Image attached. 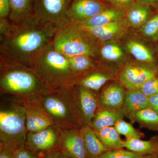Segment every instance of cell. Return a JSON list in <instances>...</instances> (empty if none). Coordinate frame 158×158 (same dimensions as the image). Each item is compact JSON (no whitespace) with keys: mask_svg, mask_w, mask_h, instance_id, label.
<instances>
[{"mask_svg":"<svg viewBox=\"0 0 158 158\" xmlns=\"http://www.w3.org/2000/svg\"><path fill=\"white\" fill-rule=\"evenodd\" d=\"M157 42L158 43V39H157Z\"/></svg>","mask_w":158,"mask_h":158,"instance_id":"42","label":"cell"},{"mask_svg":"<svg viewBox=\"0 0 158 158\" xmlns=\"http://www.w3.org/2000/svg\"><path fill=\"white\" fill-rule=\"evenodd\" d=\"M41 102L56 126L64 128L83 125L71 88L50 90L41 99Z\"/></svg>","mask_w":158,"mask_h":158,"instance_id":"6","label":"cell"},{"mask_svg":"<svg viewBox=\"0 0 158 158\" xmlns=\"http://www.w3.org/2000/svg\"><path fill=\"white\" fill-rule=\"evenodd\" d=\"M124 148L143 156L156 155L158 152V135L153 136L147 141L126 138Z\"/></svg>","mask_w":158,"mask_h":158,"instance_id":"18","label":"cell"},{"mask_svg":"<svg viewBox=\"0 0 158 158\" xmlns=\"http://www.w3.org/2000/svg\"><path fill=\"white\" fill-rule=\"evenodd\" d=\"M142 33L145 37L157 41L158 12L152 15L142 27Z\"/></svg>","mask_w":158,"mask_h":158,"instance_id":"31","label":"cell"},{"mask_svg":"<svg viewBox=\"0 0 158 158\" xmlns=\"http://www.w3.org/2000/svg\"><path fill=\"white\" fill-rule=\"evenodd\" d=\"M112 4L115 8L124 11L130 7L133 3L134 0H106Z\"/></svg>","mask_w":158,"mask_h":158,"instance_id":"34","label":"cell"},{"mask_svg":"<svg viewBox=\"0 0 158 158\" xmlns=\"http://www.w3.org/2000/svg\"><path fill=\"white\" fill-rule=\"evenodd\" d=\"M148 107L158 113V94L148 97Z\"/></svg>","mask_w":158,"mask_h":158,"instance_id":"37","label":"cell"},{"mask_svg":"<svg viewBox=\"0 0 158 158\" xmlns=\"http://www.w3.org/2000/svg\"><path fill=\"white\" fill-rule=\"evenodd\" d=\"M80 131L88 158H98L109 151L100 141L90 126L83 125L80 127Z\"/></svg>","mask_w":158,"mask_h":158,"instance_id":"15","label":"cell"},{"mask_svg":"<svg viewBox=\"0 0 158 158\" xmlns=\"http://www.w3.org/2000/svg\"><path fill=\"white\" fill-rule=\"evenodd\" d=\"M146 96L150 97L158 94V74L145 82L139 88Z\"/></svg>","mask_w":158,"mask_h":158,"instance_id":"32","label":"cell"},{"mask_svg":"<svg viewBox=\"0 0 158 158\" xmlns=\"http://www.w3.org/2000/svg\"><path fill=\"white\" fill-rule=\"evenodd\" d=\"M72 94L83 125L90 126L100 107L98 92L77 85L71 88Z\"/></svg>","mask_w":158,"mask_h":158,"instance_id":"9","label":"cell"},{"mask_svg":"<svg viewBox=\"0 0 158 158\" xmlns=\"http://www.w3.org/2000/svg\"><path fill=\"white\" fill-rule=\"evenodd\" d=\"M15 158H40L28 150L25 147L22 148L14 151Z\"/></svg>","mask_w":158,"mask_h":158,"instance_id":"35","label":"cell"},{"mask_svg":"<svg viewBox=\"0 0 158 158\" xmlns=\"http://www.w3.org/2000/svg\"><path fill=\"white\" fill-rule=\"evenodd\" d=\"M73 0H34V15L41 22L59 28L72 22Z\"/></svg>","mask_w":158,"mask_h":158,"instance_id":"7","label":"cell"},{"mask_svg":"<svg viewBox=\"0 0 158 158\" xmlns=\"http://www.w3.org/2000/svg\"><path fill=\"white\" fill-rule=\"evenodd\" d=\"M10 11V0H0V19H8Z\"/></svg>","mask_w":158,"mask_h":158,"instance_id":"33","label":"cell"},{"mask_svg":"<svg viewBox=\"0 0 158 158\" xmlns=\"http://www.w3.org/2000/svg\"><path fill=\"white\" fill-rule=\"evenodd\" d=\"M27 134L24 105L1 99L0 146L13 151L24 147Z\"/></svg>","mask_w":158,"mask_h":158,"instance_id":"4","label":"cell"},{"mask_svg":"<svg viewBox=\"0 0 158 158\" xmlns=\"http://www.w3.org/2000/svg\"><path fill=\"white\" fill-rule=\"evenodd\" d=\"M127 48L130 53L138 61L151 65H156V60L152 52L140 43L131 40L127 43Z\"/></svg>","mask_w":158,"mask_h":158,"instance_id":"26","label":"cell"},{"mask_svg":"<svg viewBox=\"0 0 158 158\" xmlns=\"http://www.w3.org/2000/svg\"><path fill=\"white\" fill-rule=\"evenodd\" d=\"M121 21L113 22L106 25L92 27H84L85 31L98 41H106L113 39L121 32Z\"/></svg>","mask_w":158,"mask_h":158,"instance_id":"22","label":"cell"},{"mask_svg":"<svg viewBox=\"0 0 158 158\" xmlns=\"http://www.w3.org/2000/svg\"><path fill=\"white\" fill-rule=\"evenodd\" d=\"M127 116L141 127L158 132V113L151 108H145Z\"/></svg>","mask_w":158,"mask_h":158,"instance_id":"23","label":"cell"},{"mask_svg":"<svg viewBox=\"0 0 158 158\" xmlns=\"http://www.w3.org/2000/svg\"><path fill=\"white\" fill-rule=\"evenodd\" d=\"M126 116L122 108L117 110H111L100 107L97 112L90 125L94 131L103 128L114 127L116 123Z\"/></svg>","mask_w":158,"mask_h":158,"instance_id":"16","label":"cell"},{"mask_svg":"<svg viewBox=\"0 0 158 158\" xmlns=\"http://www.w3.org/2000/svg\"><path fill=\"white\" fill-rule=\"evenodd\" d=\"M94 131L100 141L108 150L124 148V141L120 138V135L114 127L103 128Z\"/></svg>","mask_w":158,"mask_h":158,"instance_id":"24","label":"cell"},{"mask_svg":"<svg viewBox=\"0 0 158 158\" xmlns=\"http://www.w3.org/2000/svg\"><path fill=\"white\" fill-rule=\"evenodd\" d=\"M151 156H143L123 148L109 150L98 158H150Z\"/></svg>","mask_w":158,"mask_h":158,"instance_id":"30","label":"cell"},{"mask_svg":"<svg viewBox=\"0 0 158 158\" xmlns=\"http://www.w3.org/2000/svg\"><path fill=\"white\" fill-rule=\"evenodd\" d=\"M10 2L8 19L11 23H18L34 15V0H10Z\"/></svg>","mask_w":158,"mask_h":158,"instance_id":"17","label":"cell"},{"mask_svg":"<svg viewBox=\"0 0 158 158\" xmlns=\"http://www.w3.org/2000/svg\"><path fill=\"white\" fill-rule=\"evenodd\" d=\"M126 93L123 86L119 84L107 86L99 94L100 106L111 110H120L124 104Z\"/></svg>","mask_w":158,"mask_h":158,"instance_id":"14","label":"cell"},{"mask_svg":"<svg viewBox=\"0 0 158 158\" xmlns=\"http://www.w3.org/2000/svg\"><path fill=\"white\" fill-rule=\"evenodd\" d=\"M137 2L148 5H158V0H135Z\"/></svg>","mask_w":158,"mask_h":158,"instance_id":"39","label":"cell"},{"mask_svg":"<svg viewBox=\"0 0 158 158\" xmlns=\"http://www.w3.org/2000/svg\"><path fill=\"white\" fill-rule=\"evenodd\" d=\"M109 79L110 77L104 73L92 70L83 76L77 85L98 93Z\"/></svg>","mask_w":158,"mask_h":158,"instance_id":"25","label":"cell"},{"mask_svg":"<svg viewBox=\"0 0 158 158\" xmlns=\"http://www.w3.org/2000/svg\"><path fill=\"white\" fill-rule=\"evenodd\" d=\"M50 90L30 66L0 56L1 99L23 104L35 102Z\"/></svg>","mask_w":158,"mask_h":158,"instance_id":"2","label":"cell"},{"mask_svg":"<svg viewBox=\"0 0 158 158\" xmlns=\"http://www.w3.org/2000/svg\"><path fill=\"white\" fill-rule=\"evenodd\" d=\"M100 53L104 59L110 61H117L123 56V52L120 47L114 44L103 46L101 48Z\"/></svg>","mask_w":158,"mask_h":158,"instance_id":"29","label":"cell"},{"mask_svg":"<svg viewBox=\"0 0 158 158\" xmlns=\"http://www.w3.org/2000/svg\"><path fill=\"white\" fill-rule=\"evenodd\" d=\"M124 17V11L116 8H106L90 19L81 25L84 27H98L113 22L121 21Z\"/></svg>","mask_w":158,"mask_h":158,"instance_id":"21","label":"cell"},{"mask_svg":"<svg viewBox=\"0 0 158 158\" xmlns=\"http://www.w3.org/2000/svg\"><path fill=\"white\" fill-rule=\"evenodd\" d=\"M150 158H158V156L156 155H154L151 156Z\"/></svg>","mask_w":158,"mask_h":158,"instance_id":"40","label":"cell"},{"mask_svg":"<svg viewBox=\"0 0 158 158\" xmlns=\"http://www.w3.org/2000/svg\"><path fill=\"white\" fill-rule=\"evenodd\" d=\"M97 40L72 22L57 29L52 44L56 51L67 58L86 55L94 58L98 52Z\"/></svg>","mask_w":158,"mask_h":158,"instance_id":"5","label":"cell"},{"mask_svg":"<svg viewBox=\"0 0 158 158\" xmlns=\"http://www.w3.org/2000/svg\"><path fill=\"white\" fill-rule=\"evenodd\" d=\"M41 158H71L63 153L59 148L47 154Z\"/></svg>","mask_w":158,"mask_h":158,"instance_id":"36","label":"cell"},{"mask_svg":"<svg viewBox=\"0 0 158 158\" xmlns=\"http://www.w3.org/2000/svg\"><path fill=\"white\" fill-rule=\"evenodd\" d=\"M59 148L71 158H88L80 127L60 128Z\"/></svg>","mask_w":158,"mask_h":158,"instance_id":"11","label":"cell"},{"mask_svg":"<svg viewBox=\"0 0 158 158\" xmlns=\"http://www.w3.org/2000/svg\"><path fill=\"white\" fill-rule=\"evenodd\" d=\"M24 105L28 133L35 132L56 126L52 118L43 106L41 100Z\"/></svg>","mask_w":158,"mask_h":158,"instance_id":"12","label":"cell"},{"mask_svg":"<svg viewBox=\"0 0 158 158\" xmlns=\"http://www.w3.org/2000/svg\"><path fill=\"white\" fill-rule=\"evenodd\" d=\"M60 128L54 126L44 129L28 133L25 147L41 158L59 148Z\"/></svg>","mask_w":158,"mask_h":158,"instance_id":"8","label":"cell"},{"mask_svg":"<svg viewBox=\"0 0 158 158\" xmlns=\"http://www.w3.org/2000/svg\"><path fill=\"white\" fill-rule=\"evenodd\" d=\"M158 74V65H128L122 71L119 81L123 87L128 90L139 89L145 82Z\"/></svg>","mask_w":158,"mask_h":158,"instance_id":"10","label":"cell"},{"mask_svg":"<svg viewBox=\"0 0 158 158\" xmlns=\"http://www.w3.org/2000/svg\"><path fill=\"white\" fill-rule=\"evenodd\" d=\"M93 58L86 55H80L68 58V59L72 70L82 77L95 68Z\"/></svg>","mask_w":158,"mask_h":158,"instance_id":"27","label":"cell"},{"mask_svg":"<svg viewBox=\"0 0 158 158\" xmlns=\"http://www.w3.org/2000/svg\"><path fill=\"white\" fill-rule=\"evenodd\" d=\"M126 16L130 25L138 28L143 27L152 15L149 6L136 2L126 10Z\"/></svg>","mask_w":158,"mask_h":158,"instance_id":"19","label":"cell"},{"mask_svg":"<svg viewBox=\"0 0 158 158\" xmlns=\"http://www.w3.org/2000/svg\"><path fill=\"white\" fill-rule=\"evenodd\" d=\"M148 97L139 89L128 90L126 93L122 109L126 116L148 107Z\"/></svg>","mask_w":158,"mask_h":158,"instance_id":"20","label":"cell"},{"mask_svg":"<svg viewBox=\"0 0 158 158\" xmlns=\"http://www.w3.org/2000/svg\"><path fill=\"white\" fill-rule=\"evenodd\" d=\"M30 67L51 90L71 88L82 77L72 70L68 58L56 51L52 42L32 60Z\"/></svg>","mask_w":158,"mask_h":158,"instance_id":"3","label":"cell"},{"mask_svg":"<svg viewBox=\"0 0 158 158\" xmlns=\"http://www.w3.org/2000/svg\"><path fill=\"white\" fill-rule=\"evenodd\" d=\"M0 158H15L14 151L0 146Z\"/></svg>","mask_w":158,"mask_h":158,"instance_id":"38","label":"cell"},{"mask_svg":"<svg viewBox=\"0 0 158 158\" xmlns=\"http://www.w3.org/2000/svg\"><path fill=\"white\" fill-rule=\"evenodd\" d=\"M156 155L157 156H158V152L157 153Z\"/></svg>","mask_w":158,"mask_h":158,"instance_id":"41","label":"cell"},{"mask_svg":"<svg viewBox=\"0 0 158 158\" xmlns=\"http://www.w3.org/2000/svg\"><path fill=\"white\" fill-rule=\"evenodd\" d=\"M58 29L41 22L34 15L16 24L8 19H0V56L30 66L52 42Z\"/></svg>","mask_w":158,"mask_h":158,"instance_id":"1","label":"cell"},{"mask_svg":"<svg viewBox=\"0 0 158 158\" xmlns=\"http://www.w3.org/2000/svg\"><path fill=\"white\" fill-rule=\"evenodd\" d=\"M106 8L101 0H73L69 16L72 21L81 24Z\"/></svg>","mask_w":158,"mask_h":158,"instance_id":"13","label":"cell"},{"mask_svg":"<svg viewBox=\"0 0 158 158\" xmlns=\"http://www.w3.org/2000/svg\"><path fill=\"white\" fill-rule=\"evenodd\" d=\"M114 127L119 135L125 136L126 138L141 139L144 137V133L136 129L132 125L124 121L123 118L118 120Z\"/></svg>","mask_w":158,"mask_h":158,"instance_id":"28","label":"cell"}]
</instances>
